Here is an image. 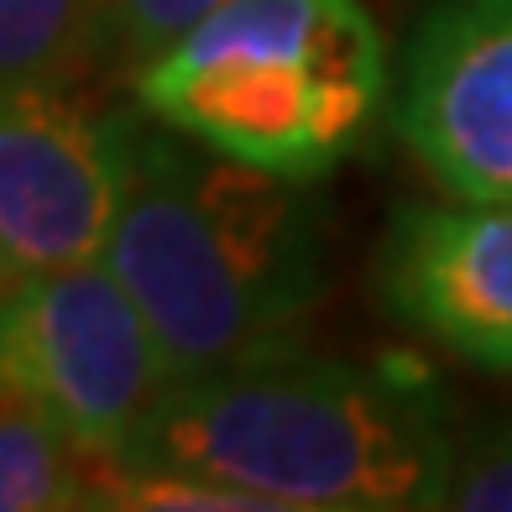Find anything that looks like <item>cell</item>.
I'll list each match as a JSON object with an SVG mask.
<instances>
[{
  "label": "cell",
  "mask_w": 512,
  "mask_h": 512,
  "mask_svg": "<svg viewBox=\"0 0 512 512\" xmlns=\"http://www.w3.org/2000/svg\"><path fill=\"white\" fill-rule=\"evenodd\" d=\"M105 262L173 382L288 340L324 293L309 183L236 162L147 110Z\"/></svg>",
  "instance_id": "2"
},
{
  "label": "cell",
  "mask_w": 512,
  "mask_h": 512,
  "mask_svg": "<svg viewBox=\"0 0 512 512\" xmlns=\"http://www.w3.org/2000/svg\"><path fill=\"white\" fill-rule=\"evenodd\" d=\"M136 131L95 84H0V288L105 256Z\"/></svg>",
  "instance_id": "5"
},
{
  "label": "cell",
  "mask_w": 512,
  "mask_h": 512,
  "mask_svg": "<svg viewBox=\"0 0 512 512\" xmlns=\"http://www.w3.org/2000/svg\"><path fill=\"white\" fill-rule=\"evenodd\" d=\"M131 100L236 162L314 183L387 115V42L361 0H225L131 79Z\"/></svg>",
  "instance_id": "3"
},
{
  "label": "cell",
  "mask_w": 512,
  "mask_h": 512,
  "mask_svg": "<svg viewBox=\"0 0 512 512\" xmlns=\"http://www.w3.org/2000/svg\"><path fill=\"white\" fill-rule=\"evenodd\" d=\"M455 439L424 371L314 356L293 335L162 392L121 465L194 471L267 512L445 507Z\"/></svg>",
  "instance_id": "1"
},
{
  "label": "cell",
  "mask_w": 512,
  "mask_h": 512,
  "mask_svg": "<svg viewBox=\"0 0 512 512\" xmlns=\"http://www.w3.org/2000/svg\"><path fill=\"white\" fill-rule=\"evenodd\" d=\"M105 0H0V84H89Z\"/></svg>",
  "instance_id": "9"
},
{
  "label": "cell",
  "mask_w": 512,
  "mask_h": 512,
  "mask_svg": "<svg viewBox=\"0 0 512 512\" xmlns=\"http://www.w3.org/2000/svg\"><path fill=\"white\" fill-rule=\"evenodd\" d=\"M0 293H6V288H0Z\"/></svg>",
  "instance_id": "13"
},
{
  "label": "cell",
  "mask_w": 512,
  "mask_h": 512,
  "mask_svg": "<svg viewBox=\"0 0 512 512\" xmlns=\"http://www.w3.org/2000/svg\"><path fill=\"white\" fill-rule=\"evenodd\" d=\"M0 387L48 413L79 450L126 460L173 371L105 256L0 298Z\"/></svg>",
  "instance_id": "4"
},
{
  "label": "cell",
  "mask_w": 512,
  "mask_h": 512,
  "mask_svg": "<svg viewBox=\"0 0 512 512\" xmlns=\"http://www.w3.org/2000/svg\"><path fill=\"white\" fill-rule=\"evenodd\" d=\"M225 0H105L100 11V63L95 79L126 84L152 58H162L183 32H194L204 16H215Z\"/></svg>",
  "instance_id": "10"
},
{
  "label": "cell",
  "mask_w": 512,
  "mask_h": 512,
  "mask_svg": "<svg viewBox=\"0 0 512 512\" xmlns=\"http://www.w3.org/2000/svg\"><path fill=\"white\" fill-rule=\"evenodd\" d=\"M465 512H512V429H497L455 455L450 502Z\"/></svg>",
  "instance_id": "11"
},
{
  "label": "cell",
  "mask_w": 512,
  "mask_h": 512,
  "mask_svg": "<svg viewBox=\"0 0 512 512\" xmlns=\"http://www.w3.org/2000/svg\"><path fill=\"white\" fill-rule=\"evenodd\" d=\"M0 298H6V293H0Z\"/></svg>",
  "instance_id": "12"
},
{
  "label": "cell",
  "mask_w": 512,
  "mask_h": 512,
  "mask_svg": "<svg viewBox=\"0 0 512 512\" xmlns=\"http://www.w3.org/2000/svg\"><path fill=\"white\" fill-rule=\"evenodd\" d=\"M371 288L387 319L512 377V204H403L382 225Z\"/></svg>",
  "instance_id": "7"
},
{
  "label": "cell",
  "mask_w": 512,
  "mask_h": 512,
  "mask_svg": "<svg viewBox=\"0 0 512 512\" xmlns=\"http://www.w3.org/2000/svg\"><path fill=\"white\" fill-rule=\"evenodd\" d=\"M110 460L79 450L48 413L0 387V512L100 507Z\"/></svg>",
  "instance_id": "8"
},
{
  "label": "cell",
  "mask_w": 512,
  "mask_h": 512,
  "mask_svg": "<svg viewBox=\"0 0 512 512\" xmlns=\"http://www.w3.org/2000/svg\"><path fill=\"white\" fill-rule=\"evenodd\" d=\"M387 115L450 199L512 204V0H434L403 42Z\"/></svg>",
  "instance_id": "6"
}]
</instances>
